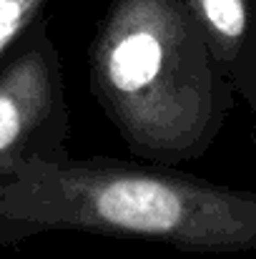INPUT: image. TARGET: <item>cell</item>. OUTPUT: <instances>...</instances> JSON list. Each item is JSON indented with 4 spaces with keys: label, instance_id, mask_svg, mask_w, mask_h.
I'll return each instance as SVG.
<instances>
[{
    "label": "cell",
    "instance_id": "cell-1",
    "mask_svg": "<svg viewBox=\"0 0 256 259\" xmlns=\"http://www.w3.org/2000/svg\"><path fill=\"white\" fill-rule=\"evenodd\" d=\"M53 232L138 239L188 254L256 252V189L151 161H30L0 189V247Z\"/></svg>",
    "mask_w": 256,
    "mask_h": 259
},
{
    "label": "cell",
    "instance_id": "cell-2",
    "mask_svg": "<svg viewBox=\"0 0 256 259\" xmlns=\"http://www.w3.org/2000/svg\"><path fill=\"white\" fill-rule=\"evenodd\" d=\"M88 68L95 103L151 164L206 156L236 101L183 0H111Z\"/></svg>",
    "mask_w": 256,
    "mask_h": 259
},
{
    "label": "cell",
    "instance_id": "cell-3",
    "mask_svg": "<svg viewBox=\"0 0 256 259\" xmlns=\"http://www.w3.org/2000/svg\"><path fill=\"white\" fill-rule=\"evenodd\" d=\"M66 73L48 20H38L0 61V189L30 161L68 151Z\"/></svg>",
    "mask_w": 256,
    "mask_h": 259
},
{
    "label": "cell",
    "instance_id": "cell-4",
    "mask_svg": "<svg viewBox=\"0 0 256 259\" xmlns=\"http://www.w3.org/2000/svg\"><path fill=\"white\" fill-rule=\"evenodd\" d=\"M224 78L256 108V0H183Z\"/></svg>",
    "mask_w": 256,
    "mask_h": 259
},
{
    "label": "cell",
    "instance_id": "cell-5",
    "mask_svg": "<svg viewBox=\"0 0 256 259\" xmlns=\"http://www.w3.org/2000/svg\"><path fill=\"white\" fill-rule=\"evenodd\" d=\"M48 0H0V61L13 46L45 18Z\"/></svg>",
    "mask_w": 256,
    "mask_h": 259
}]
</instances>
